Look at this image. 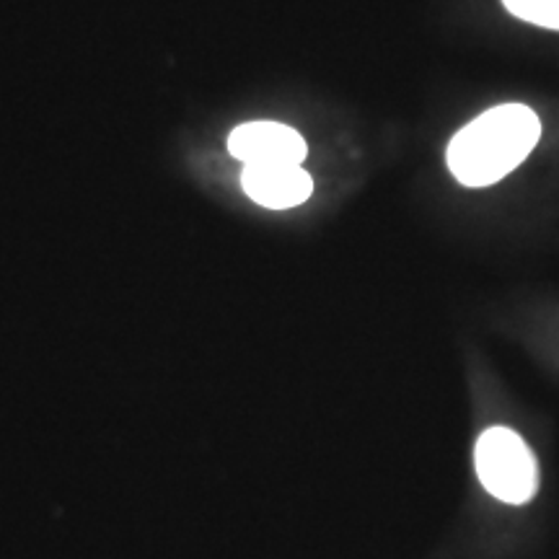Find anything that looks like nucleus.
<instances>
[{
    "label": "nucleus",
    "instance_id": "39448f33",
    "mask_svg": "<svg viewBox=\"0 0 559 559\" xmlns=\"http://www.w3.org/2000/svg\"><path fill=\"white\" fill-rule=\"evenodd\" d=\"M506 9L528 24L559 32V0H502Z\"/></svg>",
    "mask_w": 559,
    "mask_h": 559
},
{
    "label": "nucleus",
    "instance_id": "f257e3e1",
    "mask_svg": "<svg viewBox=\"0 0 559 559\" xmlns=\"http://www.w3.org/2000/svg\"><path fill=\"white\" fill-rule=\"evenodd\" d=\"M542 138V122L526 104L487 109L449 143V169L464 187H489L515 171Z\"/></svg>",
    "mask_w": 559,
    "mask_h": 559
},
{
    "label": "nucleus",
    "instance_id": "20e7f679",
    "mask_svg": "<svg viewBox=\"0 0 559 559\" xmlns=\"http://www.w3.org/2000/svg\"><path fill=\"white\" fill-rule=\"evenodd\" d=\"M241 187L257 205L270 210L304 205L313 194L311 174L300 164H249L243 166Z\"/></svg>",
    "mask_w": 559,
    "mask_h": 559
},
{
    "label": "nucleus",
    "instance_id": "f03ea898",
    "mask_svg": "<svg viewBox=\"0 0 559 559\" xmlns=\"http://www.w3.org/2000/svg\"><path fill=\"white\" fill-rule=\"evenodd\" d=\"M481 487L508 506H526L539 489V466L526 440L510 428H489L474 445Z\"/></svg>",
    "mask_w": 559,
    "mask_h": 559
},
{
    "label": "nucleus",
    "instance_id": "7ed1b4c3",
    "mask_svg": "<svg viewBox=\"0 0 559 559\" xmlns=\"http://www.w3.org/2000/svg\"><path fill=\"white\" fill-rule=\"evenodd\" d=\"M230 156L241 164H304L306 140L283 122H243L228 135Z\"/></svg>",
    "mask_w": 559,
    "mask_h": 559
}]
</instances>
